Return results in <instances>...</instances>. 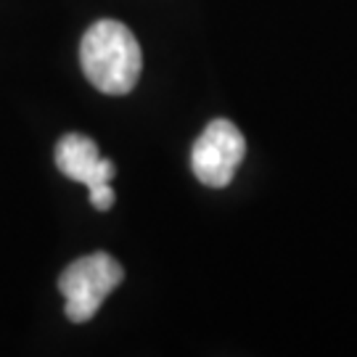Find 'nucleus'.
<instances>
[{
	"label": "nucleus",
	"instance_id": "5",
	"mask_svg": "<svg viewBox=\"0 0 357 357\" xmlns=\"http://www.w3.org/2000/svg\"><path fill=\"white\" fill-rule=\"evenodd\" d=\"M90 204L96 206L98 212H106V209H112V204H114V191H112V185L93 188V191H90Z\"/></svg>",
	"mask_w": 357,
	"mask_h": 357
},
{
	"label": "nucleus",
	"instance_id": "3",
	"mask_svg": "<svg viewBox=\"0 0 357 357\" xmlns=\"http://www.w3.org/2000/svg\"><path fill=\"white\" fill-rule=\"evenodd\" d=\"M246 153L243 132L230 119H212L191 149V169L199 183L225 188Z\"/></svg>",
	"mask_w": 357,
	"mask_h": 357
},
{
	"label": "nucleus",
	"instance_id": "2",
	"mask_svg": "<svg viewBox=\"0 0 357 357\" xmlns=\"http://www.w3.org/2000/svg\"><path fill=\"white\" fill-rule=\"evenodd\" d=\"M122 278V265L106 252H93L75 259L59 278V291L66 299V318L72 323H88Z\"/></svg>",
	"mask_w": 357,
	"mask_h": 357
},
{
	"label": "nucleus",
	"instance_id": "1",
	"mask_svg": "<svg viewBox=\"0 0 357 357\" xmlns=\"http://www.w3.org/2000/svg\"><path fill=\"white\" fill-rule=\"evenodd\" d=\"M79 64L88 82L106 96H128L138 85L143 53L122 22L101 19L88 26L79 43Z\"/></svg>",
	"mask_w": 357,
	"mask_h": 357
},
{
	"label": "nucleus",
	"instance_id": "4",
	"mask_svg": "<svg viewBox=\"0 0 357 357\" xmlns=\"http://www.w3.org/2000/svg\"><path fill=\"white\" fill-rule=\"evenodd\" d=\"M56 167L64 178L88 185V191L112 185V178L116 175L114 162L103 159L98 153V146L93 138L82 132H66L61 141L56 143Z\"/></svg>",
	"mask_w": 357,
	"mask_h": 357
}]
</instances>
